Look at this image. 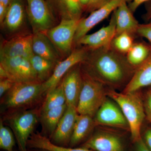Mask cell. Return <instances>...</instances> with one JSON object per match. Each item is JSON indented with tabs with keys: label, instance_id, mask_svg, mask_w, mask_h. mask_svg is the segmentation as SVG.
<instances>
[{
	"label": "cell",
	"instance_id": "4fadbf2b",
	"mask_svg": "<svg viewBox=\"0 0 151 151\" xmlns=\"http://www.w3.org/2000/svg\"><path fill=\"white\" fill-rule=\"evenodd\" d=\"M116 35V19L113 13L108 25L101 28L93 33L84 36L79 40L75 46H84L89 49L107 47L111 46Z\"/></svg>",
	"mask_w": 151,
	"mask_h": 151
},
{
	"label": "cell",
	"instance_id": "ab89813d",
	"mask_svg": "<svg viewBox=\"0 0 151 151\" xmlns=\"http://www.w3.org/2000/svg\"><path fill=\"white\" fill-rule=\"evenodd\" d=\"M8 78V75L5 70L0 65V79H4Z\"/></svg>",
	"mask_w": 151,
	"mask_h": 151
},
{
	"label": "cell",
	"instance_id": "e575fe53",
	"mask_svg": "<svg viewBox=\"0 0 151 151\" xmlns=\"http://www.w3.org/2000/svg\"><path fill=\"white\" fill-rule=\"evenodd\" d=\"M142 137L146 146L151 151V127H148L145 130Z\"/></svg>",
	"mask_w": 151,
	"mask_h": 151
},
{
	"label": "cell",
	"instance_id": "ba28073f",
	"mask_svg": "<svg viewBox=\"0 0 151 151\" xmlns=\"http://www.w3.org/2000/svg\"><path fill=\"white\" fill-rule=\"evenodd\" d=\"M78 46L65 59L57 64L52 74L47 81L42 83L44 94L55 88L59 84L63 77L70 69L81 63L87 55L89 49L85 47Z\"/></svg>",
	"mask_w": 151,
	"mask_h": 151
},
{
	"label": "cell",
	"instance_id": "8fae6325",
	"mask_svg": "<svg viewBox=\"0 0 151 151\" xmlns=\"http://www.w3.org/2000/svg\"><path fill=\"white\" fill-rule=\"evenodd\" d=\"M32 36L33 33L23 32L5 40L1 44L0 57H22L29 59L34 54Z\"/></svg>",
	"mask_w": 151,
	"mask_h": 151
},
{
	"label": "cell",
	"instance_id": "e0dca14e",
	"mask_svg": "<svg viewBox=\"0 0 151 151\" xmlns=\"http://www.w3.org/2000/svg\"><path fill=\"white\" fill-rule=\"evenodd\" d=\"M80 63L70 69L61 81L66 98V105L76 108L82 87V73Z\"/></svg>",
	"mask_w": 151,
	"mask_h": 151
},
{
	"label": "cell",
	"instance_id": "74e56055",
	"mask_svg": "<svg viewBox=\"0 0 151 151\" xmlns=\"http://www.w3.org/2000/svg\"><path fill=\"white\" fill-rule=\"evenodd\" d=\"M7 8L0 4V23H2L5 17L8 10Z\"/></svg>",
	"mask_w": 151,
	"mask_h": 151
},
{
	"label": "cell",
	"instance_id": "8992f818",
	"mask_svg": "<svg viewBox=\"0 0 151 151\" xmlns=\"http://www.w3.org/2000/svg\"><path fill=\"white\" fill-rule=\"evenodd\" d=\"M35 110L19 112L10 116L7 122L15 137L20 151H28L27 143L38 122Z\"/></svg>",
	"mask_w": 151,
	"mask_h": 151
},
{
	"label": "cell",
	"instance_id": "9a60e30c",
	"mask_svg": "<svg viewBox=\"0 0 151 151\" xmlns=\"http://www.w3.org/2000/svg\"><path fill=\"white\" fill-rule=\"evenodd\" d=\"M25 17V11L22 0H12L5 17L1 24L3 32L12 37L23 32L22 30L24 25Z\"/></svg>",
	"mask_w": 151,
	"mask_h": 151
},
{
	"label": "cell",
	"instance_id": "f546056e",
	"mask_svg": "<svg viewBox=\"0 0 151 151\" xmlns=\"http://www.w3.org/2000/svg\"><path fill=\"white\" fill-rule=\"evenodd\" d=\"M137 35L145 38L151 43V19L148 23L139 24Z\"/></svg>",
	"mask_w": 151,
	"mask_h": 151
},
{
	"label": "cell",
	"instance_id": "cb8c5ba5",
	"mask_svg": "<svg viewBox=\"0 0 151 151\" xmlns=\"http://www.w3.org/2000/svg\"><path fill=\"white\" fill-rule=\"evenodd\" d=\"M30 62L37 76L38 80L43 83L50 78L57 63L33 54Z\"/></svg>",
	"mask_w": 151,
	"mask_h": 151
},
{
	"label": "cell",
	"instance_id": "1f68e13d",
	"mask_svg": "<svg viewBox=\"0 0 151 151\" xmlns=\"http://www.w3.org/2000/svg\"><path fill=\"white\" fill-rule=\"evenodd\" d=\"M111 0H90L86 11L91 13L105 5Z\"/></svg>",
	"mask_w": 151,
	"mask_h": 151
},
{
	"label": "cell",
	"instance_id": "83f0119b",
	"mask_svg": "<svg viewBox=\"0 0 151 151\" xmlns=\"http://www.w3.org/2000/svg\"><path fill=\"white\" fill-rule=\"evenodd\" d=\"M134 36L127 33H122L113 39L111 46L117 51L127 54L134 45Z\"/></svg>",
	"mask_w": 151,
	"mask_h": 151
},
{
	"label": "cell",
	"instance_id": "8d00e7d4",
	"mask_svg": "<svg viewBox=\"0 0 151 151\" xmlns=\"http://www.w3.org/2000/svg\"><path fill=\"white\" fill-rule=\"evenodd\" d=\"M146 13L143 18L146 21H150L151 19V0L145 3Z\"/></svg>",
	"mask_w": 151,
	"mask_h": 151
},
{
	"label": "cell",
	"instance_id": "5bb4252c",
	"mask_svg": "<svg viewBox=\"0 0 151 151\" xmlns=\"http://www.w3.org/2000/svg\"><path fill=\"white\" fill-rule=\"evenodd\" d=\"M94 119L96 125L129 128L128 122L119 105L112 99L110 100L107 97L95 114Z\"/></svg>",
	"mask_w": 151,
	"mask_h": 151
},
{
	"label": "cell",
	"instance_id": "7402d4cb",
	"mask_svg": "<svg viewBox=\"0 0 151 151\" xmlns=\"http://www.w3.org/2000/svg\"><path fill=\"white\" fill-rule=\"evenodd\" d=\"M95 125L93 117L78 114L69 143L70 147H75L84 141Z\"/></svg>",
	"mask_w": 151,
	"mask_h": 151
},
{
	"label": "cell",
	"instance_id": "ffe728a7",
	"mask_svg": "<svg viewBox=\"0 0 151 151\" xmlns=\"http://www.w3.org/2000/svg\"><path fill=\"white\" fill-rule=\"evenodd\" d=\"M151 85V50L147 59L137 68L123 92H138L144 87Z\"/></svg>",
	"mask_w": 151,
	"mask_h": 151
},
{
	"label": "cell",
	"instance_id": "7a4b0ae2",
	"mask_svg": "<svg viewBox=\"0 0 151 151\" xmlns=\"http://www.w3.org/2000/svg\"><path fill=\"white\" fill-rule=\"evenodd\" d=\"M107 95L121 108L129 125L133 142L142 137L141 129L145 117L144 102L137 92L119 93L108 90Z\"/></svg>",
	"mask_w": 151,
	"mask_h": 151
},
{
	"label": "cell",
	"instance_id": "d6a6232c",
	"mask_svg": "<svg viewBox=\"0 0 151 151\" xmlns=\"http://www.w3.org/2000/svg\"><path fill=\"white\" fill-rule=\"evenodd\" d=\"M144 104L146 116L151 121V89L146 94Z\"/></svg>",
	"mask_w": 151,
	"mask_h": 151
},
{
	"label": "cell",
	"instance_id": "603a6c76",
	"mask_svg": "<svg viewBox=\"0 0 151 151\" xmlns=\"http://www.w3.org/2000/svg\"><path fill=\"white\" fill-rule=\"evenodd\" d=\"M47 151H94L86 148L66 147L55 145L50 140L39 133H33L27 143V147Z\"/></svg>",
	"mask_w": 151,
	"mask_h": 151
},
{
	"label": "cell",
	"instance_id": "30bf717a",
	"mask_svg": "<svg viewBox=\"0 0 151 151\" xmlns=\"http://www.w3.org/2000/svg\"><path fill=\"white\" fill-rule=\"evenodd\" d=\"M132 0H111L105 5L90 13L85 18H81L78 22L74 36L73 45L76 44L94 27L105 20L124 2L129 3Z\"/></svg>",
	"mask_w": 151,
	"mask_h": 151
},
{
	"label": "cell",
	"instance_id": "d6986e66",
	"mask_svg": "<svg viewBox=\"0 0 151 151\" xmlns=\"http://www.w3.org/2000/svg\"><path fill=\"white\" fill-rule=\"evenodd\" d=\"M32 49L34 54L57 64L61 60L62 57L45 32L33 33Z\"/></svg>",
	"mask_w": 151,
	"mask_h": 151
},
{
	"label": "cell",
	"instance_id": "6da1fadb",
	"mask_svg": "<svg viewBox=\"0 0 151 151\" xmlns=\"http://www.w3.org/2000/svg\"><path fill=\"white\" fill-rule=\"evenodd\" d=\"M81 68L105 86L118 88L127 86L136 68L130 65L126 55L112 47L89 49Z\"/></svg>",
	"mask_w": 151,
	"mask_h": 151
},
{
	"label": "cell",
	"instance_id": "44dd1931",
	"mask_svg": "<svg viewBox=\"0 0 151 151\" xmlns=\"http://www.w3.org/2000/svg\"><path fill=\"white\" fill-rule=\"evenodd\" d=\"M49 4L60 20L81 18L83 9L78 0H49Z\"/></svg>",
	"mask_w": 151,
	"mask_h": 151
},
{
	"label": "cell",
	"instance_id": "484cf974",
	"mask_svg": "<svg viewBox=\"0 0 151 151\" xmlns=\"http://www.w3.org/2000/svg\"><path fill=\"white\" fill-rule=\"evenodd\" d=\"M151 45L144 42H134L126 54L130 65L137 68L147 59L150 53Z\"/></svg>",
	"mask_w": 151,
	"mask_h": 151
},
{
	"label": "cell",
	"instance_id": "277c9868",
	"mask_svg": "<svg viewBox=\"0 0 151 151\" xmlns=\"http://www.w3.org/2000/svg\"><path fill=\"white\" fill-rule=\"evenodd\" d=\"M6 93L4 105L9 108L29 105L44 94L42 83L39 81L15 83Z\"/></svg>",
	"mask_w": 151,
	"mask_h": 151
},
{
	"label": "cell",
	"instance_id": "ac0fdd59",
	"mask_svg": "<svg viewBox=\"0 0 151 151\" xmlns=\"http://www.w3.org/2000/svg\"><path fill=\"white\" fill-rule=\"evenodd\" d=\"M116 22V35L127 33L134 36L137 35L140 24L133 15L128 6V3L124 2L113 12Z\"/></svg>",
	"mask_w": 151,
	"mask_h": 151
},
{
	"label": "cell",
	"instance_id": "9c48e42d",
	"mask_svg": "<svg viewBox=\"0 0 151 151\" xmlns=\"http://www.w3.org/2000/svg\"><path fill=\"white\" fill-rule=\"evenodd\" d=\"M0 65L5 70L8 78L15 83L39 81L29 58L0 57Z\"/></svg>",
	"mask_w": 151,
	"mask_h": 151
},
{
	"label": "cell",
	"instance_id": "60d3db41",
	"mask_svg": "<svg viewBox=\"0 0 151 151\" xmlns=\"http://www.w3.org/2000/svg\"><path fill=\"white\" fill-rule=\"evenodd\" d=\"M12 0H0V4L3 5L6 7L8 8Z\"/></svg>",
	"mask_w": 151,
	"mask_h": 151
},
{
	"label": "cell",
	"instance_id": "7c38bea8",
	"mask_svg": "<svg viewBox=\"0 0 151 151\" xmlns=\"http://www.w3.org/2000/svg\"><path fill=\"white\" fill-rule=\"evenodd\" d=\"M81 147L94 151H126L124 141L120 136L104 131L94 133Z\"/></svg>",
	"mask_w": 151,
	"mask_h": 151
},
{
	"label": "cell",
	"instance_id": "b9f144b4",
	"mask_svg": "<svg viewBox=\"0 0 151 151\" xmlns=\"http://www.w3.org/2000/svg\"><path fill=\"white\" fill-rule=\"evenodd\" d=\"M38 150H35V151H47L45 150H39V149H37Z\"/></svg>",
	"mask_w": 151,
	"mask_h": 151
},
{
	"label": "cell",
	"instance_id": "5b68a950",
	"mask_svg": "<svg viewBox=\"0 0 151 151\" xmlns=\"http://www.w3.org/2000/svg\"><path fill=\"white\" fill-rule=\"evenodd\" d=\"M80 19L61 20L45 32L62 57H67L74 48L73 41Z\"/></svg>",
	"mask_w": 151,
	"mask_h": 151
},
{
	"label": "cell",
	"instance_id": "f35d334b",
	"mask_svg": "<svg viewBox=\"0 0 151 151\" xmlns=\"http://www.w3.org/2000/svg\"><path fill=\"white\" fill-rule=\"evenodd\" d=\"M83 11H86L90 3V0H78Z\"/></svg>",
	"mask_w": 151,
	"mask_h": 151
},
{
	"label": "cell",
	"instance_id": "d590c367",
	"mask_svg": "<svg viewBox=\"0 0 151 151\" xmlns=\"http://www.w3.org/2000/svg\"><path fill=\"white\" fill-rule=\"evenodd\" d=\"M150 1V0H132V2L128 4V6L132 12L134 13L142 4Z\"/></svg>",
	"mask_w": 151,
	"mask_h": 151
},
{
	"label": "cell",
	"instance_id": "3957f363",
	"mask_svg": "<svg viewBox=\"0 0 151 151\" xmlns=\"http://www.w3.org/2000/svg\"><path fill=\"white\" fill-rule=\"evenodd\" d=\"M81 69L82 87L76 110L78 114L93 117L107 98L108 90L103 83Z\"/></svg>",
	"mask_w": 151,
	"mask_h": 151
},
{
	"label": "cell",
	"instance_id": "4dcf8cb0",
	"mask_svg": "<svg viewBox=\"0 0 151 151\" xmlns=\"http://www.w3.org/2000/svg\"><path fill=\"white\" fill-rule=\"evenodd\" d=\"M15 83L9 78L0 79V97H2L5 93L9 91Z\"/></svg>",
	"mask_w": 151,
	"mask_h": 151
},
{
	"label": "cell",
	"instance_id": "2e32d148",
	"mask_svg": "<svg viewBox=\"0 0 151 151\" xmlns=\"http://www.w3.org/2000/svg\"><path fill=\"white\" fill-rule=\"evenodd\" d=\"M78 115L76 107L67 106L66 111L50 137L52 142L64 147L69 145Z\"/></svg>",
	"mask_w": 151,
	"mask_h": 151
},
{
	"label": "cell",
	"instance_id": "52a82bcc",
	"mask_svg": "<svg viewBox=\"0 0 151 151\" xmlns=\"http://www.w3.org/2000/svg\"><path fill=\"white\" fill-rule=\"evenodd\" d=\"M27 1V14L33 33L46 32L57 25L53 10L45 0Z\"/></svg>",
	"mask_w": 151,
	"mask_h": 151
},
{
	"label": "cell",
	"instance_id": "d4e9b609",
	"mask_svg": "<svg viewBox=\"0 0 151 151\" xmlns=\"http://www.w3.org/2000/svg\"><path fill=\"white\" fill-rule=\"evenodd\" d=\"M66 104L41 113V119L47 132L51 137L66 111Z\"/></svg>",
	"mask_w": 151,
	"mask_h": 151
},
{
	"label": "cell",
	"instance_id": "836d02e7",
	"mask_svg": "<svg viewBox=\"0 0 151 151\" xmlns=\"http://www.w3.org/2000/svg\"><path fill=\"white\" fill-rule=\"evenodd\" d=\"M134 143L133 151H151L146 146L142 137Z\"/></svg>",
	"mask_w": 151,
	"mask_h": 151
},
{
	"label": "cell",
	"instance_id": "4316f807",
	"mask_svg": "<svg viewBox=\"0 0 151 151\" xmlns=\"http://www.w3.org/2000/svg\"><path fill=\"white\" fill-rule=\"evenodd\" d=\"M66 104L62 83L58 84L47 94V97L42 107L41 113Z\"/></svg>",
	"mask_w": 151,
	"mask_h": 151
},
{
	"label": "cell",
	"instance_id": "f1b7e54d",
	"mask_svg": "<svg viewBox=\"0 0 151 151\" xmlns=\"http://www.w3.org/2000/svg\"><path fill=\"white\" fill-rule=\"evenodd\" d=\"M15 140L13 133L9 127L0 122V148L6 151H13Z\"/></svg>",
	"mask_w": 151,
	"mask_h": 151
}]
</instances>
